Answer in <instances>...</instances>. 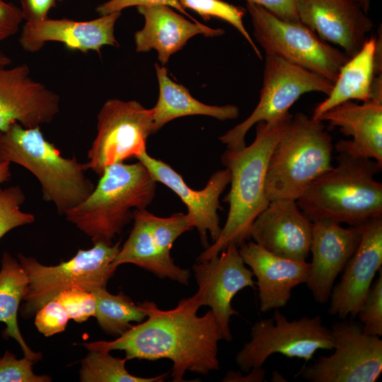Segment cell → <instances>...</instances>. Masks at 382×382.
Wrapping results in <instances>:
<instances>
[{"mask_svg":"<svg viewBox=\"0 0 382 382\" xmlns=\"http://www.w3.org/2000/svg\"><path fill=\"white\" fill-rule=\"evenodd\" d=\"M381 265L382 217H376L365 223L357 248L342 270L340 282L332 287L328 313L341 320L357 316Z\"/></svg>","mask_w":382,"mask_h":382,"instance_id":"18","label":"cell"},{"mask_svg":"<svg viewBox=\"0 0 382 382\" xmlns=\"http://www.w3.org/2000/svg\"><path fill=\"white\" fill-rule=\"evenodd\" d=\"M250 371L246 376H243L239 371H230L222 381L226 382H262L264 381L265 370L262 366L253 369Z\"/></svg>","mask_w":382,"mask_h":382,"instance_id":"40","label":"cell"},{"mask_svg":"<svg viewBox=\"0 0 382 382\" xmlns=\"http://www.w3.org/2000/svg\"><path fill=\"white\" fill-rule=\"evenodd\" d=\"M11 63V59L0 50V66H7Z\"/></svg>","mask_w":382,"mask_h":382,"instance_id":"43","label":"cell"},{"mask_svg":"<svg viewBox=\"0 0 382 382\" xmlns=\"http://www.w3.org/2000/svg\"><path fill=\"white\" fill-rule=\"evenodd\" d=\"M159 96L153 111V134L171 120L189 115H206L219 120H235L239 108L235 105H209L193 98L189 90L173 81L164 66L155 64Z\"/></svg>","mask_w":382,"mask_h":382,"instance_id":"25","label":"cell"},{"mask_svg":"<svg viewBox=\"0 0 382 382\" xmlns=\"http://www.w3.org/2000/svg\"><path fill=\"white\" fill-rule=\"evenodd\" d=\"M164 5L175 8L180 13L186 16L190 20L197 21L182 6L179 0H109L96 7V12L100 16L110 14L114 12H121L123 9L131 6Z\"/></svg>","mask_w":382,"mask_h":382,"instance_id":"36","label":"cell"},{"mask_svg":"<svg viewBox=\"0 0 382 382\" xmlns=\"http://www.w3.org/2000/svg\"><path fill=\"white\" fill-rule=\"evenodd\" d=\"M18 164L38 180L42 199L52 202L59 215L85 200L95 185L86 176V163L65 158L47 141L40 127L25 128L18 122L0 131V162Z\"/></svg>","mask_w":382,"mask_h":382,"instance_id":"5","label":"cell"},{"mask_svg":"<svg viewBox=\"0 0 382 382\" xmlns=\"http://www.w3.org/2000/svg\"><path fill=\"white\" fill-rule=\"evenodd\" d=\"M253 35L265 53L313 72L335 83L349 59L345 52L322 40L300 21L282 19L264 7L247 2Z\"/></svg>","mask_w":382,"mask_h":382,"instance_id":"8","label":"cell"},{"mask_svg":"<svg viewBox=\"0 0 382 382\" xmlns=\"http://www.w3.org/2000/svg\"><path fill=\"white\" fill-rule=\"evenodd\" d=\"M143 303L147 312L144 322L132 325L114 340L82 345L88 350H122L127 360L170 359L174 382L185 381L186 371L207 375L220 369L218 343L224 340L223 333L211 310L197 316L201 305L195 294L167 311L152 301Z\"/></svg>","mask_w":382,"mask_h":382,"instance_id":"1","label":"cell"},{"mask_svg":"<svg viewBox=\"0 0 382 382\" xmlns=\"http://www.w3.org/2000/svg\"><path fill=\"white\" fill-rule=\"evenodd\" d=\"M364 226L344 228L328 221L312 222V261L306 284L317 303L323 304L330 299L334 282L357 248Z\"/></svg>","mask_w":382,"mask_h":382,"instance_id":"17","label":"cell"},{"mask_svg":"<svg viewBox=\"0 0 382 382\" xmlns=\"http://www.w3.org/2000/svg\"><path fill=\"white\" fill-rule=\"evenodd\" d=\"M60 111L59 96L30 77L27 64L0 66V131L18 122L25 128L52 122Z\"/></svg>","mask_w":382,"mask_h":382,"instance_id":"15","label":"cell"},{"mask_svg":"<svg viewBox=\"0 0 382 382\" xmlns=\"http://www.w3.org/2000/svg\"><path fill=\"white\" fill-rule=\"evenodd\" d=\"M120 16L121 12H114L86 21L47 18L25 22L19 43L29 52L40 50L46 42H59L70 50H78L83 54L96 51L100 54L104 45L120 46L115 37V25Z\"/></svg>","mask_w":382,"mask_h":382,"instance_id":"19","label":"cell"},{"mask_svg":"<svg viewBox=\"0 0 382 382\" xmlns=\"http://www.w3.org/2000/svg\"><path fill=\"white\" fill-rule=\"evenodd\" d=\"M120 249V241L112 245L96 243L90 249H79L70 260L52 266L18 253V261L29 277L28 292L19 309L21 316H33L60 292L74 286L90 291L105 288L117 268L113 261Z\"/></svg>","mask_w":382,"mask_h":382,"instance_id":"7","label":"cell"},{"mask_svg":"<svg viewBox=\"0 0 382 382\" xmlns=\"http://www.w3.org/2000/svg\"><path fill=\"white\" fill-rule=\"evenodd\" d=\"M376 37L367 38L360 50L341 68L330 93L314 109L312 119L349 100L371 101V88L375 76Z\"/></svg>","mask_w":382,"mask_h":382,"instance_id":"26","label":"cell"},{"mask_svg":"<svg viewBox=\"0 0 382 382\" xmlns=\"http://www.w3.org/2000/svg\"><path fill=\"white\" fill-rule=\"evenodd\" d=\"M260 5L277 17L288 21H299L297 0H246Z\"/></svg>","mask_w":382,"mask_h":382,"instance_id":"38","label":"cell"},{"mask_svg":"<svg viewBox=\"0 0 382 382\" xmlns=\"http://www.w3.org/2000/svg\"><path fill=\"white\" fill-rule=\"evenodd\" d=\"M57 0H19L23 20L34 22L45 20Z\"/></svg>","mask_w":382,"mask_h":382,"instance_id":"39","label":"cell"},{"mask_svg":"<svg viewBox=\"0 0 382 382\" xmlns=\"http://www.w3.org/2000/svg\"><path fill=\"white\" fill-rule=\"evenodd\" d=\"M182 6L196 12L204 21L212 17L222 19L232 25L248 41L255 54L262 59V54L245 28L243 17L246 10L222 0H179Z\"/></svg>","mask_w":382,"mask_h":382,"instance_id":"30","label":"cell"},{"mask_svg":"<svg viewBox=\"0 0 382 382\" xmlns=\"http://www.w3.org/2000/svg\"><path fill=\"white\" fill-rule=\"evenodd\" d=\"M378 277L372 282L364 304L359 311L363 330L371 335H382V268Z\"/></svg>","mask_w":382,"mask_h":382,"instance_id":"33","label":"cell"},{"mask_svg":"<svg viewBox=\"0 0 382 382\" xmlns=\"http://www.w3.org/2000/svg\"><path fill=\"white\" fill-rule=\"evenodd\" d=\"M66 309L69 319L83 323L95 317L96 298L93 292L79 286H74L60 292L55 298Z\"/></svg>","mask_w":382,"mask_h":382,"instance_id":"32","label":"cell"},{"mask_svg":"<svg viewBox=\"0 0 382 382\" xmlns=\"http://www.w3.org/2000/svg\"><path fill=\"white\" fill-rule=\"evenodd\" d=\"M356 4H357L361 10L366 14L369 12L370 8V1L371 0H351Z\"/></svg>","mask_w":382,"mask_h":382,"instance_id":"42","label":"cell"},{"mask_svg":"<svg viewBox=\"0 0 382 382\" xmlns=\"http://www.w3.org/2000/svg\"><path fill=\"white\" fill-rule=\"evenodd\" d=\"M250 238L276 255L306 261L310 253L312 222L296 200H272L254 221Z\"/></svg>","mask_w":382,"mask_h":382,"instance_id":"20","label":"cell"},{"mask_svg":"<svg viewBox=\"0 0 382 382\" xmlns=\"http://www.w3.org/2000/svg\"><path fill=\"white\" fill-rule=\"evenodd\" d=\"M156 187L157 182L141 161L115 163L104 170L91 195L64 216L93 244L112 245L132 220L133 210L151 203Z\"/></svg>","mask_w":382,"mask_h":382,"instance_id":"4","label":"cell"},{"mask_svg":"<svg viewBox=\"0 0 382 382\" xmlns=\"http://www.w3.org/2000/svg\"><path fill=\"white\" fill-rule=\"evenodd\" d=\"M96 298V318L101 329L107 334L119 337L127 331L132 322L141 323L147 317L143 303L135 304L122 293L112 294L105 288L93 290Z\"/></svg>","mask_w":382,"mask_h":382,"instance_id":"28","label":"cell"},{"mask_svg":"<svg viewBox=\"0 0 382 382\" xmlns=\"http://www.w3.org/2000/svg\"><path fill=\"white\" fill-rule=\"evenodd\" d=\"M28 275L19 261L9 253H4L0 269V322L6 324L3 336L13 338L20 345L24 356L37 362L41 359L42 354L33 352L28 346L17 320L20 303L28 292Z\"/></svg>","mask_w":382,"mask_h":382,"instance_id":"27","label":"cell"},{"mask_svg":"<svg viewBox=\"0 0 382 382\" xmlns=\"http://www.w3.org/2000/svg\"><path fill=\"white\" fill-rule=\"evenodd\" d=\"M192 270L198 286L195 293L202 306H207L214 313L223 333L224 340L230 342L232 335L231 317L238 315L231 304L238 291L255 287L253 274L244 262L238 247L231 243L216 256L193 265Z\"/></svg>","mask_w":382,"mask_h":382,"instance_id":"14","label":"cell"},{"mask_svg":"<svg viewBox=\"0 0 382 382\" xmlns=\"http://www.w3.org/2000/svg\"><path fill=\"white\" fill-rule=\"evenodd\" d=\"M333 85L277 55L265 53L263 83L257 106L244 121L221 136L219 140L228 149H241L246 146L245 135L253 125L290 116V108L303 94L317 91L328 96Z\"/></svg>","mask_w":382,"mask_h":382,"instance_id":"10","label":"cell"},{"mask_svg":"<svg viewBox=\"0 0 382 382\" xmlns=\"http://www.w3.org/2000/svg\"><path fill=\"white\" fill-rule=\"evenodd\" d=\"M132 220L133 227L115 257L114 265L134 264L161 279L188 284L190 270L176 265L170 256L176 239L193 228L187 214L178 212L160 217L146 209H134Z\"/></svg>","mask_w":382,"mask_h":382,"instance_id":"11","label":"cell"},{"mask_svg":"<svg viewBox=\"0 0 382 382\" xmlns=\"http://www.w3.org/2000/svg\"><path fill=\"white\" fill-rule=\"evenodd\" d=\"M153 111L136 100H108L97 115V134L88 151V170L99 176L109 166L146 151Z\"/></svg>","mask_w":382,"mask_h":382,"instance_id":"12","label":"cell"},{"mask_svg":"<svg viewBox=\"0 0 382 382\" xmlns=\"http://www.w3.org/2000/svg\"><path fill=\"white\" fill-rule=\"evenodd\" d=\"M35 314V325L46 337L64 331L69 320L66 309L56 299L46 303Z\"/></svg>","mask_w":382,"mask_h":382,"instance_id":"35","label":"cell"},{"mask_svg":"<svg viewBox=\"0 0 382 382\" xmlns=\"http://www.w3.org/2000/svg\"><path fill=\"white\" fill-rule=\"evenodd\" d=\"M88 351L81 362L82 382H163L168 377V373L148 378L136 376L126 369V358L112 357L107 351Z\"/></svg>","mask_w":382,"mask_h":382,"instance_id":"29","label":"cell"},{"mask_svg":"<svg viewBox=\"0 0 382 382\" xmlns=\"http://www.w3.org/2000/svg\"><path fill=\"white\" fill-rule=\"evenodd\" d=\"M58 1H62L63 0H57Z\"/></svg>","mask_w":382,"mask_h":382,"instance_id":"44","label":"cell"},{"mask_svg":"<svg viewBox=\"0 0 382 382\" xmlns=\"http://www.w3.org/2000/svg\"><path fill=\"white\" fill-rule=\"evenodd\" d=\"M250 340L236 355V363L245 372L261 367L273 354L308 361L319 349H332L334 338L319 315L289 320L279 309L273 317L254 323Z\"/></svg>","mask_w":382,"mask_h":382,"instance_id":"9","label":"cell"},{"mask_svg":"<svg viewBox=\"0 0 382 382\" xmlns=\"http://www.w3.org/2000/svg\"><path fill=\"white\" fill-rule=\"evenodd\" d=\"M11 177V163L7 161L0 162V185L8 181Z\"/></svg>","mask_w":382,"mask_h":382,"instance_id":"41","label":"cell"},{"mask_svg":"<svg viewBox=\"0 0 382 382\" xmlns=\"http://www.w3.org/2000/svg\"><path fill=\"white\" fill-rule=\"evenodd\" d=\"M23 20L19 7L0 0V41L16 34Z\"/></svg>","mask_w":382,"mask_h":382,"instance_id":"37","label":"cell"},{"mask_svg":"<svg viewBox=\"0 0 382 382\" xmlns=\"http://www.w3.org/2000/svg\"><path fill=\"white\" fill-rule=\"evenodd\" d=\"M333 146L323 122L298 112L286 122L270 154L265 175L269 201L297 200L330 170Z\"/></svg>","mask_w":382,"mask_h":382,"instance_id":"6","label":"cell"},{"mask_svg":"<svg viewBox=\"0 0 382 382\" xmlns=\"http://www.w3.org/2000/svg\"><path fill=\"white\" fill-rule=\"evenodd\" d=\"M137 159L146 167L157 183L170 188L185 204L189 220L192 227L197 229L204 246H209L207 232L212 241H216L222 228L217 212L221 209L219 197L230 183L229 170L226 168L216 171L211 175L204 189L194 190L170 165L151 156L146 151Z\"/></svg>","mask_w":382,"mask_h":382,"instance_id":"16","label":"cell"},{"mask_svg":"<svg viewBox=\"0 0 382 382\" xmlns=\"http://www.w3.org/2000/svg\"><path fill=\"white\" fill-rule=\"evenodd\" d=\"M334 352L303 367L310 382H375L382 372V340L366 333L361 323L342 319L330 328Z\"/></svg>","mask_w":382,"mask_h":382,"instance_id":"13","label":"cell"},{"mask_svg":"<svg viewBox=\"0 0 382 382\" xmlns=\"http://www.w3.org/2000/svg\"><path fill=\"white\" fill-rule=\"evenodd\" d=\"M317 120L337 127L352 140H340L335 148L354 158H371L382 167V103L369 101L359 105L344 102L322 114Z\"/></svg>","mask_w":382,"mask_h":382,"instance_id":"24","label":"cell"},{"mask_svg":"<svg viewBox=\"0 0 382 382\" xmlns=\"http://www.w3.org/2000/svg\"><path fill=\"white\" fill-rule=\"evenodd\" d=\"M137 8L144 18V25L134 33L136 51L147 52L155 50L162 66L195 35L213 37L225 33L222 28H212L198 21H191L168 6H139Z\"/></svg>","mask_w":382,"mask_h":382,"instance_id":"23","label":"cell"},{"mask_svg":"<svg viewBox=\"0 0 382 382\" xmlns=\"http://www.w3.org/2000/svg\"><path fill=\"white\" fill-rule=\"evenodd\" d=\"M26 197L19 185L0 187V239L13 228L35 221V216L21 209Z\"/></svg>","mask_w":382,"mask_h":382,"instance_id":"31","label":"cell"},{"mask_svg":"<svg viewBox=\"0 0 382 382\" xmlns=\"http://www.w3.org/2000/svg\"><path fill=\"white\" fill-rule=\"evenodd\" d=\"M337 166L316 178L296 200L311 221L349 226L382 217V184L375 175L382 167L373 159L340 153Z\"/></svg>","mask_w":382,"mask_h":382,"instance_id":"3","label":"cell"},{"mask_svg":"<svg viewBox=\"0 0 382 382\" xmlns=\"http://www.w3.org/2000/svg\"><path fill=\"white\" fill-rule=\"evenodd\" d=\"M292 115L257 123L251 144L238 150L226 149L222 154V164L231 174V188L223 199L229 204L228 214L219 238L205 248L197 262L217 255L231 243L239 248L250 240L254 221L270 203L265 192V175L270 154Z\"/></svg>","mask_w":382,"mask_h":382,"instance_id":"2","label":"cell"},{"mask_svg":"<svg viewBox=\"0 0 382 382\" xmlns=\"http://www.w3.org/2000/svg\"><path fill=\"white\" fill-rule=\"evenodd\" d=\"M299 20L322 40L341 47L349 57L357 54L374 25L351 0H297Z\"/></svg>","mask_w":382,"mask_h":382,"instance_id":"21","label":"cell"},{"mask_svg":"<svg viewBox=\"0 0 382 382\" xmlns=\"http://www.w3.org/2000/svg\"><path fill=\"white\" fill-rule=\"evenodd\" d=\"M36 361L24 356L17 359L10 351L6 350L0 357V382H50V377L37 375L33 371Z\"/></svg>","mask_w":382,"mask_h":382,"instance_id":"34","label":"cell"},{"mask_svg":"<svg viewBox=\"0 0 382 382\" xmlns=\"http://www.w3.org/2000/svg\"><path fill=\"white\" fill-rule=\"evenodd\" d=\"M239 253L257 278L260 311L265 313L284 307L296 286L306 283L310 263L276 255L254 241H248Z\"/></svg>","mask_w":382,"mask_h":382,"instance_id":"22","label":"cell"}]
</instances>
